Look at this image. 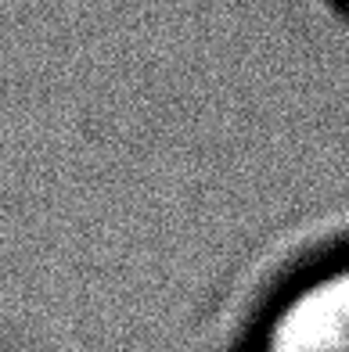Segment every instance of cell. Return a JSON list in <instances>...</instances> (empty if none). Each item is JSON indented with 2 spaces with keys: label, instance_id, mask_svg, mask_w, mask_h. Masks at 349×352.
I'll use <instances>...</instances> for the list:
<instances>
[{
  "label": "cell",
  "instance_id": "1",
  "mask_svg": "<svg viewBox=\"0 0 349 352\" xmlns=\"http://www.w3.org/2000/svg\"><path fill=\"white\" fill-rule=\"evenodd\" d=\"M195 352H349V205L252 252L209 306Z\"/></svg>",
  "mask_w": 349,
  "mask_h": 352
}]
</instances>
